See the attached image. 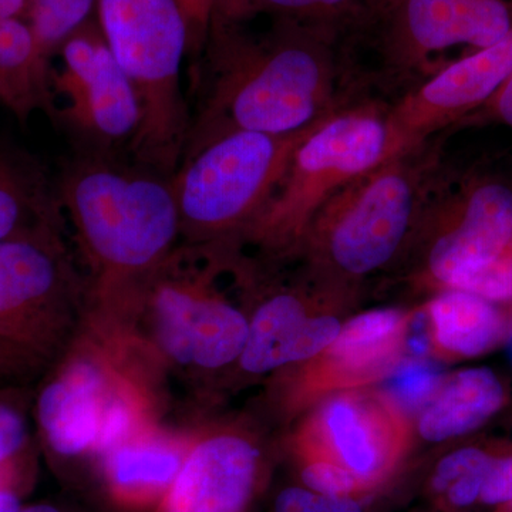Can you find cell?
Returning <instances> with one entry per match:
<instances>
[{
	"mask_svg": "<svg viewBox=\"0 0 512 512\" xmlns=\"http://www.w3.org/2000/svg\"><path fill=\"white\" fill-rule=\"evenodd\" d=\"M271 18L256 35L212 13L184 154L229 131L299 133L356 96L345 30Z\"/></svg>",
	"mask_w": 512,
	"mask_h": 512,
	"instance_id": "6da1fadb",
	"label": "cell"
},
{
	"mask_svg": "<svg viewBox=\"0 0 512 512\" xmlns=\"http://www.w3.org/2000/svg\"><path fill=\"white\" fill-rule=\"evenodd\" d=\"M94 276L99 306L119 301L163 264L181 237L171 177L83 150L56 185Z\"/></svg>",
	"mask_w": 512,
	"mask_h": 512,
	"instance_id": "7a4b0ae2",
	"label": "cell"
},
{
	"mask_svg": "<svg viewBox=\"0 0 512 512\" xmlns=\"http://www.w3.org/2000/svg\"><path fill=\"white\" fill-rule=\"evenodd\" d=\"M188 244L119 301L100 308L117 325L141 329L127 332L114 326L141 353H154L170 365L215 370L231 365L244 352L249 332L245 313L214 285L218 259Z\"/></svg>",
	"mask_w": 512,
	"mask_h": 512,
	"instance_id": "3957f363",
	"label": "cell"
},
{
	"mask_svg": "<svg viewBox=\"0 0 512 512\" xmlns=\"http://www.w3.org/2000/svg\"><path fill=\"white\" fill-rule=\"evenodd\" d=\"M99 28L140 104L130 143L141 167L173 177L183 160L191 113L181 64L192 28L180 0H97Z\"/></svg>",
	"mask_w": 512,
	"mask_h": 512,
	"instance_id": "277c9868",
	"label": "cell"
},
{
	"mask_svg": "<svg viewBox=\"0 0 512 512\" xmlns=\"http://www.w3.org/2000/svg\"><path fill=\"white\" fill-rule=\"evenodd\" d=\"M512 30V0H387L346 33L356 89L365 80L413 89L448 66L458 47L487 49Z\"/></svg>",
	"mask_w": 512,
	"mask_h": 512,
	"instance_id": "5b68a950",
	"label": "cell"
},
{
	"mask_svg": "<svg viewBox=\"0 0 512 512\" xmlns=\"http://www.w3.org/2000/svg\"><path fill=\"white\" fill-rule=\"evenodd\" d=\"M437 170V157L427 147L384 160L320 208L301 247L316 268L338 278L376 272L409 237Z\"/></svg>",
	"mask_w": 512,
	"mask_h": 512,
	"instance_id": "8992f818",
	"label": "cell"
},
{
	"mask_svg": "<svg viewBox=\"0 0 512 512\" xmlns=\"http://www.w3.org/2000/svg\"><path fill=\"white\" fill-rule=\"evenodd\" d=\"M389 104L355 96L316 124L296 148L281 183L241 237L286 254L320 208L342 188L387 160Z\"/></svg>",
	"mask_w": 512,
	"mask_h": 512,
	"instance_id": "52a82bcc",
	"label": "cell"
},
{
	"mask_svg": "<svg viewBox=\"0 0 512 512\" xmlns=\"http://www.w3.org/2000/svg\"><path fill=\"white\" fill-rule=\"evenodd\" d=\"M315 126L295 134L229 131L185 153L171 183L187 244L241 235L271 200Z\"/></svg>",
	"mask_w": 512,
	"mask_h": 512,
	"instance_id": "ba28073f",
	"label": "cell"
},
{
	"mask_svg": "<svg viewBox=\"0 0 512 512\" xmlns=\"http://www.w3.org/2000/svg\"><path fill=\"white\" fill-rule=\"evenodd\" d=\"M421 214L433 220L427 272L446 289L503 255L512 244V185L487 174L444 184L434 175Z\"/></svg>",
	"mask_w": 512,
	"mask_h": 512,
	"instance_id": "9c48e42d",
	"label": "cell"
},
{
	"mask_svg": "<svg viewBox=\"0 0 512 512\" xmlns=\"http://www.w3.org/2000/svg\"><path fill=\"white\" fill-rule=\"evenodd\" d=\"M60 231L0 241V338L29 352L59 342L76 301Z\"/></svg>",
	"mask_w": 512,
	"mask_h": 512,
	"instance_id": "30bf717a",
	"label": "cell"
},
{
	"mask_svg": "<svg viewBox=\"0 0 512 512\" xmlns=\"http://www.w3.org/2000/svg\"><path fill=\"white\" fill-rule=\"evenodd\" d=\"M59 52L62 69L50 79L67 106L57 114L83 150L111 154L124 141L131 143L140 126V104L99 23H84Z\"/></svg>",
	"mask_w": 512,
	"mask_h": 512,
	"instance_id": "8fae6325",
	"label": "cell"
},
{
	"mask_svg": "<svg viewBox=\"0 0 512 512\" xmlns=\"http://www.w3.org/2000/svg\"><path fill=\"white\" fill-rule=\"evenodd\" d=\"M512 74V30L407 90L387 110V160L427 146L431 137L488 103Z\"/></svg>",
	"mask_w": 512,
	"mask_h": 512,
	"instance_id": "7c38bea8",
	"label": "cell"
},
{
	"mask_svg": "<svg viewBox=\"0 0 512 512\" xmlns=\"http://www.w3.org/2000/svg\"><path fill=\"white\" fill-rule=\"evenodd\" d=\"M404 444L403 414L392 397L343 392L326 400L306 423L298 450L335 461L369 491L399 463Z\"/></svg>",
	"mask_w": 512,
	"mask_h": 512,
	"instance_id": "4fadbf2b",
	"label": "cell"
},
{
	"mask_svg": "<svg viewBox=\"0 0 512 512\" xmlns=\"http://www.w3.org/2000/svg\"><path fill=\"white\" fill-rule=\"evenodd\" d=\"M113 353V345L83 346L43 387L37 421L57 456H94L107 410L140 386L124 357Z\"/></svg>",
	"mask_w": 512,
	"mask_h": 512,
	"instance_id": "5bb4252c",
	"label": "cell"
},
{
	"mask_svg": "<svg viewBox=\"0 0 512 512\" xmlns=\"http://www.w3.org/2000/svg\"><path fill=\"white\" fill-rule=\"evenodd\" d=\"M259 451L235 433L194 440L158 512H242L254 491Z\"/></svg>",
	"mask_w": 512,
	"mask_h": 512,
	"instance_id": "9a60e30c",
	"label": "cell"
},
{
	"mask_svg": "<svg viewBox=\"0 0 512 512\" xmlns=\"http://www.w3.org/2000/svg\"><path fill=\"white\" fill-rule=\"evenodd\" d=\"M342 329L333 316H309L291 292L275 293L256 309L239 365L249 375H265L292 363L306 362L335 342Z\"/></svg>",
	"mask_w": 512,
	"mask_h": 512,
	"instance_id": "2e32d148",
	"label": "cell"
},
{
	"mask_svg": "<svg viewBox=\"0 0 512 512\" xmlns=\"http://www.w3.org/2000/svg\"><path fill=\"white\" fill-rule=\"evenodd\" d=\"M194 443L170 436L153 424L101 456L103 477L113 500L128 508L157 503L170 490Z\"/></svg>",
	"mask_w": 512,
	"mask_h": 512,
	"instance_id": "e0dca14e",
	"label": "cell"
},
{
	"mask_svg": "<svg viewBox=\"0 0 512 512\" xmlns=\"http://www.w3.org/2000/svg\"><path fill=\"white\" fill-rule=\"evenodd\" d=\"M406 328L407 316L397 309H377L349 320L320 353V386H356L386 373L399 356Z\"/></svg>",
	"mask_w": 512,
	"mask_h": 512,
	"instance_id": "ac0fdd59",
	"label": "cell"
},
{
	"mask_svg": "<svg viewBox=\"0 0 512 512\" xmlns=\"http://www.w3.org/2000/svg\"><path fill=\"white\" fill-rule=\"evenodd\" d=\"M504 402V384L493 370H460L443 379L421 410L417 424L420 436L431 443L464 436L493 417Z\"/></svg>",
	"mask_w": 512,
	"mask_h": 512,
	"instance_id": "d6986e66",
	"label": "cell"
},
{
	"mask_svg": "<svg viewBox=\"0 0 512 512\" xmlns=\"http://www.w3.org/2000/svg\"><path fill=\"white\" fill-rule=\"evenodd\" d=\"M60 227L59 198L42 168L19 148L0 141V241Z\"/></svg>",
	"mask_w": 512,
	"mask_h": 512,
	"instance_id": "ffe728a7",
	"label": "cell"
},
{
	"mask_svg": "<svg viewBox=\"0 0 512 512\" xmlns=\"http://www.w3.org/2000/svg\"><path fill=\"white\" fill-rule=\"evenodd\" d=\"M52 70L26 19L0 22V104L25 123L37 110L56 114Z\"/></svg>",
	"mask_w": 512,
	"mask_h": 512,
	"instance_id": "44dd1931",
	"label": "cell"
},
{
	"mask_svg": "<svg viewBox=\"0 0 512 512\" xmlns=\"http://www.w3.org/2000/svg\"><path fill=\"white\" fill-rule=\"evenodd\" d=\"M433 339L441 352L456 357H476L503 340L507 322L493 302L461 291L446 289L429 305Z\"/></svg>",
	"mask_w": 512,
	"mask_h": 512,
	"instance_id": "7402d4cb",
	"label": "cell"
},
{
	"mask_svg": "<svg viewBox=\"0 0 512 512\" xmlns=\"http://www.w3.org/2000/svg\"><path fill=\"white\" fill-rule=\"evenodd\" d=\"M366 12V0H215L212 13L234 19L274 16L348 32Z\"/></svg>",
	"mask_w": 512,
	"mask_h": 512,
	"instance_id": "603a6c76",
	"label": "cell"
},
{
	"mask_svg": "<svg viewBox=\"0 0 512 512\" xmlns=\"http://www.w3.org/2000/svg\"><path fill=\"white\" fill-rule=\"evenodd\" d=\"M494 458L476 447L460 448L437 464L433 474L434 493L454 508L470 507L480 500L481 488Z\"/></svg>",
	"mask_w": 512,
	"mask_h": 512,
	"instance_id": "cb8c5ba5",
	"label": "cell"
},
{
	"mask_svg": "<svg viewBox=\"0 0 512 512\" xmlns=\"http://www.w3.org/2000/svg\"><path fill=\"white\" fill-rule=\"evenodd\" d=\"M97 0H32L28 13L40 52L50 60L53 53L89 22Z\"/></svg>",
	"mask_w": 512,
	"mask_h": 512,
	"instance_id": "d4e9b609",
	"label": "cell"
},
{
	"mask_svg": "<svg viewBox=\"0 0 512 512\" xmlns=\"http://www.w3.org/2000/svg\"><path fill=\"white\" fill-rule=\"evenodd\" d=\"M303 484L316 493L336 495V497H353L365 493L360 484L349 470L339 466L329 458L301 454Z\"/></svg>",
	"mask_w": 512,
	"mask_h": 512,
	"instance_id": "484cf974",
	"label": "cell"
},
{
	"mask_svg": "<svg viewBox=\"0 0 512 512\" xmlns=\"http://www.w3.org/2000/svg\"><path fill=\"white\" fill-rule=\"evenodd\" d=\"M443 382V377L433 366L423 362H410L397 369L390 383L392 399L397 404L416 409L424 407Z\"/></svg>",
	"mask_w": 512,
	"mask_h": 512,
	"instance_id": "4316f807",
	"label": "cell"
},
{
	"mask_svg": "<svg viewBox=\"0 0 512 512\" xmlns=\"http://www.w3.org/2000/svg\"><path fill=\"white\" fill-rule=\"evenodd\" d=\"M275 512H363L353 497H336L316 493L306 487H291L281 491L275 500Z\"/></svg>",
	"mask_w": 512,
	"mask_h": 512,
	"instance_id": "83f0119b",
	"label": "cell"
},
{
	"mask_svg": "<svg viewBox=\"0 0 512 512\" xmlns=\"http://www.w3.org/2000/svg\"><path fill=\"white\" fill-rule=\"evenodd\" d=\"M28 444V427L18 407L0 400V464L22 460Z\"/></svg>",
	"mask_w": 512,
	"mask_h": 512,
	"instance_id": "f1b7e54d",
	"label": "cell"
},
{
	"mask_svg": "<svg viewBox=\"0 0 512 512\" xmlns=\"http://www.w3.org/2000/svg\"><path fill=\"white\" fill-rule=\"evenodd\" d=\"M480 501L487 505L512 503V456L493 460L481 488Z\"/></svg>",
	"mask_w": 512,
	"mask_h": 512,
	"instance_id": "f546056e",
	"label": "cell"
},
{
	"mask_svg": "<svg viewBox=\"0 0 512 512\" xmlns=\"http://www.w3.org/2000/svg\"><path fill=\"white\" fill-rule=\"evenodd\" d=\"M484 107H487L498 120L512 128V74Z\"/></svg>",
	"mask_w": 512,
	"mask_h": 512,
	"instance_id": "4dcf8cb0",
	"label": "cell"
},
{
	"mask_svg": "<svg viewBox=\"0 0 512 512\" xmlns=\"http://www.w3.org/2000/svg\"><path fill=\"white\" fill-rule=\"evenodd\" d=\"M194 29L207 32L215 0H180Z\"/></svg>",
	"mask_w": 512,
	"mask_h": 512,
	"instance_id": "1f68e13d",
	"label": "cell"
},
{
	"mask_svg": "<svg viewBox=\"0 0 512 512\" xmlns=\"http://www.w3.org/2000/svg\"><path fill=\"white\" fill-rule=\"evenodd\" d=\"M30 2L32 0H0V22L28 18Z\"/></svg>",
	"mask_w": 512,
	"mask_h": 512,
	"instance_id": "d6a6232c",
	"label": "cell"
},
{
	"mask_svg": "<svg viewBox=\"0 0 512 512\" xmlns=\"http://www.w3.org/2000/svg\"><path fill=\"white\" fill-rule=\"evenodd\" d=\"M22 481V460L16 463L0 464V488L18 490Z\"/></svg>",
	"mask_w": 512,
	"mask_h": 512,
	"instance_id": "836d02e7",
	"label": "cell"
},
{
	"mask_svg": "<svg viewBox=\"0 0 512 512\" xmlns=\"http://www.w3.org/2000/svg\"><path fill=\"white\" fill-rule=\"evenodd\" d=\"M20 498L15 488H0V512H19Z\"/></svg>",
	"mask_w": 512,
	"mask_h": 512,
	"instance_id": "e575fe53",
	"label": "cell"
},
{
	"mask_svg": "<svg viewBox=\"0 0 512 512\" xmlns=\"http://www.w3.org/2000/svg\"><path fill=\"white\" fill-rule=\"evenodd\" d=\"M19 512H63L59 507L52 504H33L20 508Z\"/></svg>",
	"mask_w": 512,
	"mask_h": 512,
	"instance_id": "d590c367",
	"label": "cell"
},
{
	"mask_svg": "<svg viewBox=\"0 0 512 512\" xmlns=\"http://www.w3.org/2000/svg\"><path fill=\"white\" fill-rule=\"evenodd\" d=\"M386 2L387 0H366V12H370V10L379 8V6H382L383 3Z\"/></svg>",
	"mask_w": 512,
	"mask_h": 512,
	"instance_id": "8d00e7d4",
	"label": "cell"
},
{
	"mask_svg": "<svg viewBox=\"0 0 512 512\" xmlns=\"http://www.w3.org/2000/svg\"><path fill=\"white\" fill-rule=\"evenodd\" d=\"M508 507H510V508H511V510H512V503H511L510 505H508Z\"/></svg>",
	"mask_w": 512,
	"mask_h": 512,
	"instance_id": "74e56055",
	"label": "cell"
},
{
	"mask_svg": "<svg viewBox=\"0 0 512 512\" xmlns=\"http://www.w3.org/2000/svg\"><path fill=\"white\" fill-rule=\"evenodd\" d=\"M0 367H2V362H0Z\"/></svg>",
	"mask_w": 512,
	"mask_h": 512,
	"instance_id": "f35d334b",
	"label": "cell"
},
{
	"mask_svg": "<svg viewBox=\"0 0 512 512\" xmlns=\"http://www.w3.org/2000/svg\"><path fill=\"white\" fill-rule=\"evenodd\" d=\"M0 340H2V338H0Z\"/></svg>",
	"mask_w": 512,
	"mask_h": 512,
	"instance_id": "ab89813d",
	"label": "cell"
}]
</instances>
